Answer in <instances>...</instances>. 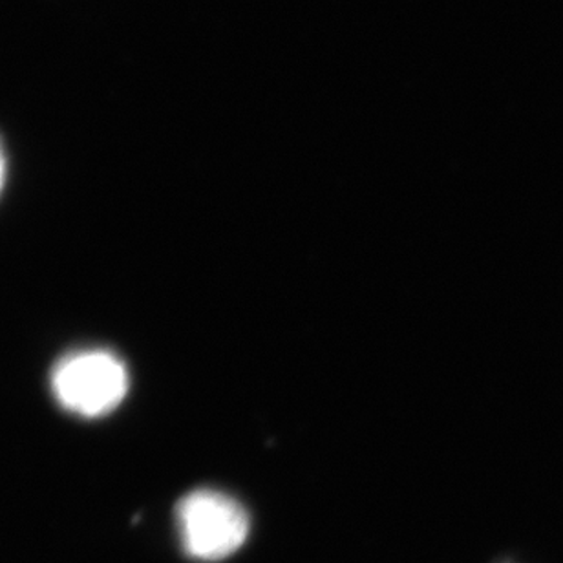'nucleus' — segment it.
Segmentation results:
<instances>
[{
    "label": "nucleus",
    "instance_id": "1",
    "mask_svg": "<svg viewBox=\"0 0 563 563\" xmlns=\"http://www.w3.org/2000/svg\"><path fill=\"white\" fill-rule=\"evenodd\" d=\"M181 549L198 562H220L233 556L250 537V515L229 494L198 488L185 494L176 507Z\"/></svg>",
    "mask_w": 563,
    "mask_h": 563
},
{
    "label": "nucleus",
    "instance_id": "2",
    "mask_svg": "<svg viewBox=\"0 0 563 563\" xmlns=\"http://www.w3.org/2000/svg\"><path fill=\"white\" fill-rule=\"evenodd\" d=\"M131 386L129 369L109 350H77L55 364L52 391L60 407L81 418L114 412Z\"/></svg>",
    "mask_w": 563,
    "mask_h": 563
},
{
    "label": "nucleus",
    "instance_id": "3",
    "mask_svg": "<svg viewBox=\"0 0 563 563\" xmlns=\"http://www.w3.org/2000/svg\"><path fill=\"white\" fill-rule=\"evenodd\" d=\"M4 176H5L4 151H2V146H0V190H2V185H4Z\"/></svg>",
    "mask_w": 563,
    "mask_h": 563
}]
</instances>
